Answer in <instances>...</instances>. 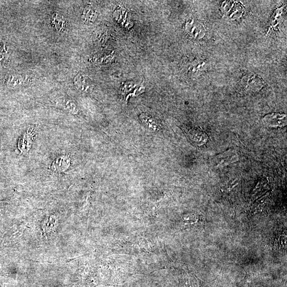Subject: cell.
Here are the masks:
<instances>
[{"instance_id":"cell-1","label":"cell","mask_w":287,"mask_h":287,"mask_svg":"<svg viewBox=\"0 0 287 287\" xmlns=\"http://www.w3.org/2000/svg\"><path fill=\"white\" fill-rule=\"evenodd\" d=\"M38 130L36 125H31L27 129L18 142V148L20 154L27 155L33 143L37 139Z\"/></svg>"},{"instance_id":"cell-2","label":"cell","mask_w":287,"mask_h":287,"mask_svg":"<svg viewBox=\"0 0 287 287\" xmlns=\"http://www.w3.org/2000/svg\"><path fill=\"white\" fill-rule=\"evenodd\" d=\"M239 160L236 151L232 150L216 156L213 160V165L216 168L223 167L227 165L235 163Z\"/></svg>"},{"instance_id":"cell-3","label":"cell","mask_w":287,"mask_h":287,"mask_svg":"<svg viewBox=\"0 0 287 287\" xmlns=\"http://www.w3.org/2000/svg\"><path fill=\"white\" fill-rule=\"evenodd\" d=\"M72 160L70 154H62L57 156L51 166V170L56 174H62L67 171L71 166Z\"/></svg>"},{"instance_id":"cell-4","label":"cell","mask_w":287,"mask_h":287,"mask_svg":"<svg viewBox=\"0 0 287 287\" xmlns=\"http://www.w3.org/2000/svg\"><path fill=\"white\" fill-rule=\"evenodd\" d=\"M263 123L269 128L284 127L286 125V116L278 113L269 114L263 118Z\"/></svg>"},{"instance_id":"cell-5","label":"cell","mask_w":287,"mask_h":287,"mask_svg":"<svg viewBox=\"0 0 287 287\" xmlns=\"http://www.w3.org/2000/svg\"><path fill=\"white\" fill-rule=\"evenodd\" d=\"M244 88L248 91H256L261 89L263 80L259 76L252 74L246 76L243 80Z\"/></svg>"},{"instance_id":"cell-6","label":"cell","mask_w":287,"mask_h":287,"mask_svg":"<svg viewBox=\"0 0 287 287\" xmlns=\"http://www.w3.org/2000/svg\"><path fill=\"white\" fill-rule=\"evenodd\" d=\"M74 83L76 88L84 93H89L93 87L90 79L83 74H78L74 78Z\"/></svg>"},{"instance_id":"cell-7","label":"cell","mask_w":287,"mask_h":287,"mask_svg":"<svg viewBox=\"0 0 287 287\" xmlns=\"http://www.w3.org/2000/svg\"><path fill=\"white\" fill-rule=\"evenodd\" d=\"M186 30L195 39H202L205 35V29L200 22L191 20L187 23Z\"/></svg>"},{"instance_id":"cell-8","label":"cell","mask_w":287,"mask_h":287,"mask_svg":"<svg viewBox=\"0 0 287 287\" xmlns=\"http://www.w3.org/2000/svg\"><path fill=\"white\" fill-rule=\"evenodd\" d=\"M52 27L59 33L65 32L68 28V21L66 17L60 13H54L51 19Z\"/></svg>"},{"instance_id":"cell-9","label":"cell","mask_w":287,"mask_h":287,"mask_svg":"<svg viewBox=\"0 0 287 287\" xmlns=\"http://www.w3.org/2000/svg\"><path fill=\"white\" fill-rule=\"evenodd\" d=\"M6 84L10 88H18L24 84V79L19 75L11 74L8 77Z\"/></svg>"},{"instance_id":"cell-10","label":"cell","mask_w":287,"mask_h":287,"mask_svg":"<svg viewBox=\"0 0 287 287\" xmlns=\"http://www.w3.org/2000/svg\"><path fill=\"white\" fill-rule=\"evenodd\" d=\"M191 140L199 145H204L207 142L208 137L204 132L195 130L190 132Z\"/></svg>"},{"instance_id":"cell-11","label":"cell","mask_w":287,"mask_h":287,"mask_svg":"<svg viewBox=\"0 0 287 287\" xmlns=\"http://www.w3.org/2000/svg\"><path fill=\"white\" fill-rule=\"evenodd\" d=\"M62 107L67 111L73 114H77L79 112V109L76 103L72 100L64 98L61 101Z\"/></svg>"},{"instance_id":"cell-12","label":"cell","mask_w":287,"mask_h":287,"mask_svg":"<svg viewBox=\"0 0 287 287\" xmlns=\"http://www.w3.org/2000/svg\"><path fill=\"white\" fill-rule=\"evenodd\" d=\"M98 16L97 11L91 7H87L83 11L82 19L85 22H92Z\"/></svg>"}]
</instances>
